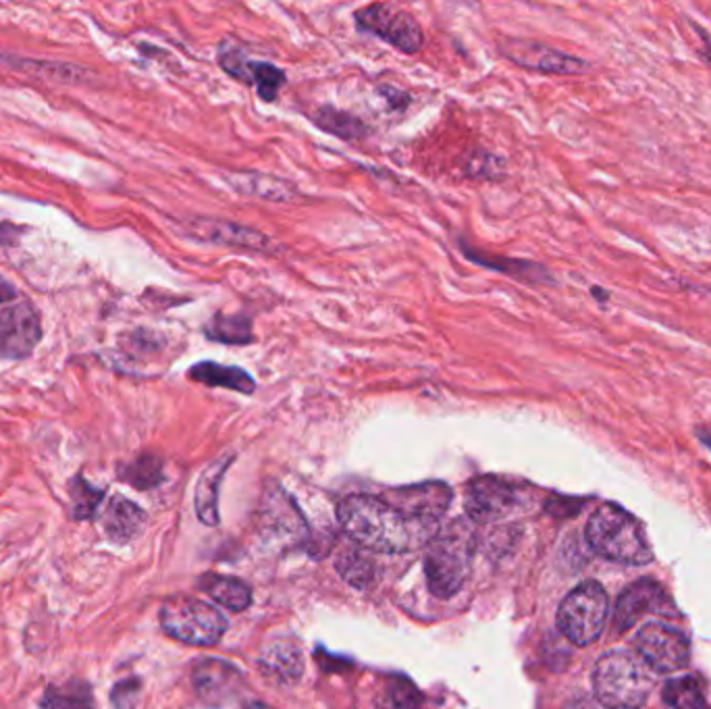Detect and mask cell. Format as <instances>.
<instances>
[{
    "label": "cell",
    "mask_w": 711,
    "mask_h": 709,
    "mask_svg": "<svg viewBox=\"0 0 711 709\" xmlns=\"http://www.w3.org/2000/svg\"><path fill=\"white\" fill-rule=\"evenodd\" d=\"M460 248H462V254H464L468 260H473V263L485 267V269L508 275L512 279L525 281V284H530V286H547V284H554L552 273L545 269L543 265H537V263H528V260H521V258H508V256H493V254L476 253L474 248L466 246L464 242H460Z\"/></svg>",
    "instance_id": "2e32d148"
},
{
    "label": "cell",
    "mask_w": 711,
    "mask_h": 709,
    "mask_svg": "<svg viewBox=\"0 0 711 709\" xmlns=\"http://www.w3.org/2000/svg\"><path fill=\"white\" fill-rule=\"evenodd\" d=\"M523 504V487L502 476L487 474L468 483L464 506L473 521H493L506 516Z\"/></svg>",
    "instance_id": "8fae6325"
},
{
    "label": "cell",
    "mask_w": 711,
    "mask_h": 709,
    "mask_svg": "<svg viewBox=\"0 0 711 709\" xmlns=\"http://www.w3.org/2000/svg\"><path fill=\"white\" fill-rule=\"evenodd\" d=\"M229 186L239 192L241 196H250L267 203H293L298 198V189L286 179H279L275 175L265 173H231L227 175Z\"/></svg>",
    "instance_id": "ac0fdd59"
},
{
    "label": "cell",
    "mask_w": 711,
    "mask_h": 709,
    "mask_svg": "<svg viewBox=\"0 0 711 709\" xmlns=\"http://www.w3.org/2000/svg\"><path fill=\"white\" fill-rule=\"evenodd\" d=\"M473 528L466 523H454L437 533L426 552L424 573L426 585L435 597L447 599L460 592L473 564Z\"/></svg>",
    "instance_id": "3957f363"
},
{
    "label": "cell",
    "mask_w": 711,
    "mask_h": 709,
    "mask_svg": "<svg viewBox=\"0 0 711 709\" xmlns=\"http://www.w3.org/2000/svg\"><path fill=\"white\" fill-rule=\"evenodd\" d=\"M635 647L645 664L661 675L678 672L691 661L689 639L677 628L661 623L645 625L635 637Z\"/></svg>",
    "instance_id": "9c48e42d"
},
{
    "label": "cell",
    "mask_w": 711,
    "mask_h": 709,
    "mask_svg": "<svg viewBox=\"0 0 711 709\" xmlns=\"http://www.w3.org/2000/svg\"><path fill=\"white\" fill-rule=\"evenodd\" d=\"M592 687L606 708L639 709L653 689V676L635 654L610 651L597 661Z\"/></svg>",
    "instance_id": "277c9868"
},
{
    "label": "cell",
    "mask_w": 711,
    "mask_h": 709,
    "mask_svg": "<svg viewBox=\"0 0 711 709\" xmlns=\"http://www.w3.org/2000/svg\"><path fill=\"white\" fill-rule=\"evenodd\" d=\"M312 121L317 127H321L322 132L327 134L336 135V137H341V140H348V142H354V140H362L369 135V125L362 121L360 117H356L352 113L348 111H341V109H336V106H321L315 115H312Z\"/></svg>",
    "instance_id": "44dd1931"
},
{
    "label": "cell",
    "mask_w": 711,
    "mask_h": 709,
    "mask_svg": "<svg viewBox=\"0 0 711 709\" xmlns=\"http://www.w3.org/2000/svg\"><path fill=\"white\" fill-rule=\"evenodd\" d=\"M16 296H18L16 288H13L7 279H2V277H0V305L16 300Z\"/></svg>",
    "instance_id": "1f68e13d"
},
{
    "label": "cell",
    "mask_w": 711,
    "mask_h": 709,
    "mask_svg": "<svg viewBox=\"0 0 711 709\" xmlns=\"http://www.w3.org/2000/svg\"><path fill=\"white\" fill-rule=\"evenodd\" d=\"M217 61L227 75L236 78L244 84L256 85L258 96L265 102L277 101L281 88L286 85V71H281L272 63L250 59L237 42L236 44H231L229 40L220 42Z\"/></svg>",
    "instance_id": "30bf717a"
},
{
    "label": "cell",
    "mask_w": 711,
    "mask_h": 709,
    "mask_svg": "<svg viewBox=\"0 0 711 709\" xmlns=\"http://www.w3.org/2000/svg\"><path fill=\"white\" fill-rule=\"evenodd\" d=\"M187 377L206 388L229 389L244 395H250L256 391L255 377L250 372L231 364H219L213 360L194 364L187 372Z\"/></svg>",
    "instance_id": "ffe728a7"
},
{
    "label": "cell",
    "mask_w": 711,
    "mask_h": 709,
    "mask_svg": "<svg viewBox=\"0 0 711 709\" xmlns=\"http://www.w3.org/2000/svg\"><path fill=\"white\" fill-rule=\"evenodd\" d=\"M699 440L703 441L705 445H710L711 448V435H705L703 431H699Z\"/></svg>",
    "instance_id": "e575fe53"
},
{
    "label": "cell",
    "mask_w": 711,
    "mask_h": 709,
    "mask_svg": "<svg viewBox=\"0 0 711 709\" xmlns=\"http://www.w3.org/2000/svg\"><path fill=\"white\" fill-rule=\"evenodd\" d=\"M187 234L206 244L250 250V253L271 254L277 248L271 237L265 236L262 232L227 219H210V217L192 219L187 223Z\"/></svg>",
    "instance_id": "4fadbf2b"
},
{
    "label": "cell",
    "mask_w": 711,
    "mask_h": 709,
    "mask_svg": "<svg viewBox=\"0 0 711 709\" xmlns=\"http://www.w3.org/2000/svg\"><path fill=\"white\" fill-rule=\"evenodd\" d=\"M42 709H94L87 687H51L42 697Z\"/></svg>",
    "instance_id": "484cf974"
},
{
    "label": "cell",
    "mask_w": 711,
    "mask_h": 709,
    "mask_svg": "<svg viewBox=\"0 0 711 709\" xmlns=\"http://www.w3.org/2000/svg\"><path fill=\"white\" fill-rule=\"evenodd\" d=\"M663 701L672 709H711L694 676H678L663 685Z\"/></svg>",
    "instance_id": "cb8c5ba5"
},
{
    "label": "cell",
    "mask_w": 711,
    "mask_h": 709,
    "mask_svg": "<svg viewBox=\"0 0 711 709\" xmlns=\"http://www.w3.org/2000/svg\"><path fill=\"white\" fill-rule=\"evenodd\" d=\"M234 456H220L210 462L204 469L198 485H196V495H194V504H196V514L204 524L208 526H217L219 524V490L223 479L227 469L231 466Z\"/></svg>",
    "instance_id": "d6986e66"
},
{
    "label": "cell",
    "mask_w": 711,
    "mask_h": 709,
    "mask_svg": "<svg viewBox=\"0 0 711 709\" xmlns=\"http://www.w3.org/2000/svg\"><path fill=\"white\" fill-rule=\"evenodd\" d=\"M354 23L360 32L374 35L400 52L414 54L423 49L424 32L421 23L402 9L390 4H369L356 11Z\"/></svg>",
    "instance_id": "52a82bcc"
},
{
    "label": "cell",
    "mask_w": 711,
    "mask_h": 709,
    "mask_svg": "<svg viewBox=\"0 0 711 709\" xmlns=\"http://www.w3.org/2000/svg\"><path fill=\"white\" fill-rule=\"evenodd\" d=\"M262 664H267L269 672L281 676L284 680H296L302 672V659L291 645H275L262 658Z\"/></svg>",
    "instance_id": "83f0119b"
},
{
    "label": "cell",
    "mask_w": 711,
    "mask_h": 709,
    "mask_svg": "<svg viewBox=\"0 0 711 709\" xmlns=\"http://www.w3.org/2000/svg\"><path fill=\"white\" fill-rule=\"evenodd\" d=\"M123 479L137 490L156 487L163 481V462L156 456H140L125 469Z\"/></svg>",
    "instance_id": "4316f807"
},
{
    "label": "cell",
    "mask_w": 711,
    "mask_h": 709,
    "mask_svg": "<svg viewBox=\"0 0 711 709\" xmlns=\"http://www.w3.org/2000/svg\"><path fill=\"white\" fill-rule=\"evenodd\" d=\"M645 616H661L677 620L680 618V612L660 583L641 578L618 597V604L614 609V633L625 635Z\"/></svg>",
    "instance_id": "ba28073f"
},
{
    "label": "cell",
    "mask_w": 711,
    "mask_h": 709,
    "mask_svg": "<svg viewBox=\"0 0 711 709\" xmlns=\"http://www.w3.org/2000/svg\"><path fill=\"white\" fill-rule=\"evenodd\" d=\"M339 575L343 576L352 587H367L373 578V564L371 559L362 556L360 552L354 549H346L341 556L338 557Z\"/></svg>",
    "instance_id": "f1b7e54d"
},
{
    "label": "cell",
    "mask_w": 711,
    "mask_h": 709,
    "mask_svg": "<svg viewBox=\"0 0 711 709\" xmlns=\"http://www.w3.org/2000/svg\"><path fill=\"white\" fill-rule=\"evenodd\" d=\"M246 709H272V708H269V706H265V703H255V706H250V708H246Z\"/></svg>",
    "instance_id": "d590c367"
},
{
    "label": "cell",
    "mask_w": 711,
    "mask_h": 709,
    "mask_svg": "<svg viewBox=\"0 0 711 709\" xmlns=\"http://www.w3.org/2000/svg\"><path fill=\"white\" fill-rule=\"evenodd\" d=\"M338 518L356 545L381 554L412 552L437 535V524L410 518L383 497L373 495L346 497L339 504Z\"/></svg>",
    "instance_id": "6da1fadb"
},
{
    "label": "cell",
    "mask_w": 711,
    "mask_h": 709,
    "mask_svg": "<svg viewBox=\"0 0 711 709\" xmlns=\"http://www.w3.org/2000/svg\"><path fill=\"white\" fill-rule=\"evenodd\" d=\"M385 502L404 512L410 518L437 524L452 504V490L445 483L431 481V483L393 490Z\"/></svg>",
    "instance_id": "9a60e30c"
},
{
    "label": "cell",
    "mask_w": 711,
    "mask_h": 709,
    "mask_svg": "<svg viewBox=\"0 0 711 709\" xmlns=\"http://www.w3.org/2000/svg\"><path fill=\"white\" fill-rule=\"evenodd\" d=\"M204 336L219 343H234L244 346L255 339L253 321L244 315H215L213 321L204 327Z\"/></svg>",
    "instance_id": "603a6c76"
},
{
    "label": "cell",
    "mask_w": 711,
    "mask_h": 709,
    "mask_svg": "<svg viewBox=\"0 0 711 709\" xmlns=\"http://www.w3.org/2000/svg\"><path fill=\"white\" fill-rule=\"evenodd\" d=\"M101 523L111 541H132L146 524L144 510L123 495H113L102 510Z\"/></svg>",
    "instance_id": "e0dca14e"
},
{
    "label": "cell",
    "mask_w": 711,
    "mask_h": 709,
    "mask_svg": "<svg viewBox=\"0 0 711 709\" xmlns=\"http://www.w3.org/2000/svg\"><path fill=\"white\" fill-rule=\"evenodd\" d=\"M499 51L518 68L539 71V73L578 75L589 69V65L578 56L545 47L542 42L525 40V38H499Z\"/></svg>",
    "instance_id": "7c38bea8"
},
{
    "label": "cell",
    "mask_w": 711,
    "mask_h": 709,
    "mask_svg": "<svg viewBox=\"0 0 711 709\" xmlns=\"http://www.w3.org/2000/svg\"><path fill=\"white\" fill-rule=\"evenodd\" d=\"M591 294L595 298H599V302H606V300L610 298V294H608V291H604L601 288H592Z\"/></svg>",
    "instance_id": "d6a6232c"
},
{
    "label": "cell",
    "mask_w": 711,
    "mask_h": 709,
    "mask_svg": "<svg viewBox=\"0 0 711 709\" xmlns=\"http://www.w3.org/2000/svg\"><path fill=\"white\" fill-rule=\"evenodd\" d=\"M161 626L175 641L210 647L227 630L219 609L194 597H173L161 608Z\"/></svg>",
    "instance_id": "8992f818"
},
{
    "label": "cell",
    "mask_w": 711,
    "mask_h": 709,
    "mask_svg": "<svg viewBox=\"0 0 711 709\" xmlns=\"http://www.w3.org/2000/svg\"><path fill=\"white\" fill-rule=\"evenodd\" d=\"M42 339L40 315L28 302L9 306L0 312V356L19 360L34 352Z\"/></svg>",
    "instance_id": "5bb4252c"
},
{
    "label": "cell",
    "mask_w": 711,
    "mask_h": 709,
    "mask_svg": "<svg viewBox=\"0 0 711 709\" xmlns=\"http://www.w3.org/2000/svg\"><path fill=\"white\" fill-rule=\"evenodd\" d=\"M137 695V680H123L111 692V699L117 709H127L132 706V697Z\"/></svg>",
    "instance_id": "f546056e"
},
{
    "label": "cell",
    "mask_w": 711,
    "mask_h": 709,
    "mask_svg": "<svg viewBox=\"0 0 711 709\" xmlns=\"http://www.w3.org/2000/svg\"><path fill=\"white\" fill-rule=\"evenodd\" d=\"M200 585H203L204 592L208 593L219 606L231 609V612H241V609L248 608L253 602L250 587L237 578L206 575L200 580Z\"/></svg>",
    "instance_id": "7402d4cb"
},
{
    "label": "cell",
    "mask_w": 711,
    "mask_h": 709,
    "mask_svg": "<svg viewBox=\"0 0 711 709\" xmlns=\"http://www.w3.org/2000/svg\"><path fill=\"white\" fill-rule=\"evenodd\" d=\"M545 510L554 516H573L576 512L583 510V502L578 500H570V497H552L547 504H545Z\"/></svg>",
    "instance_id": "4dcf8cb0"
},
{
    "label": "cell",
    "mask_w": 711,
    "mask_h": 709,
    "mask_svg": "<svg viewBox=\"0 0 711 709\" xmlns=\"http://www.w3.org/2000/svg\"><path fill=\"white\" fill-rule=\"evenodd\" d=\"M104 490L92 487L84 476H75L71 481V506H73V516L78 521H90L96 516L101 507Z\"/></svg>",
    "instance_id": "d4e9b609"
},
{
    "label": "cell",
    "mask_w": 711,
    "mask_h": 709,
    "mask_svg": "<svg viewBox=\"0 0 711 709\" xmlns=\"http://www.w3.org/2000/svg\"><path fill=\"white\" fill-rule=\"evenodd\" d=\"M610 616V599L606 589L587 580L568 593L558 609L561 635L578 647H587L599 639Z\"/></svg>",
    "instance_id": "5b68a950"
},
{
    "label": "cell",
    "mask_w": 711,
    "mask_h": 709,
    "mask_svg": "<svg viewBox=\"0 0 711 709\" xmlns=\"http://www.w3.org/2000/svg\"><path fill=\"white\" fill-rule=\"evenodd\" d=\"M587 541L599 556L611 562L627 566H647L653 562V549L643 526L616 504H604L592 512L587 524Z\"/></svg>",
    "instance_id": "7a4b0ae2"
},
{
    "label": "cell",
    "mask_w": 711,
    "mask_h": 709,
    "mask_svg": "<svg viewBox=\"0 0 711 709\" xmlns=\"http://www.w3.org/2000/svg\"><path fill=\"white\" fill-rule=\"evenodd\" d=\"M699 32H701V38H703V42H705V49H708V51H703V52H705V54H708V59H710V63H711V40H710V35L705 34V32H703V30H699Z\"/></svg>",
    "instance_id": "836d02e7"
}]
</instances>
